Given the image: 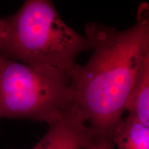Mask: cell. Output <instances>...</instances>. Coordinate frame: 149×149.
Listing matches in <instances>:
<instances>
[{"instance_id": "52a82bcc", "label": "cell", "mask_w": 149, "mask_h": 149, "mask_svg": "<svg viewBox=\"0 0 149 149\" xmlns=\"http://www.w3.org/2000/svg\"><path fill=\"white\" fill-rule=\"evenodd\" d=\"M113 142L96 136L85 149H113Z\"/></svg>"}, {"instance_id": "8992f818", "label": "cell", "mask_w": 149, "mask_h": 149, "mask_svg": "<svg viewBox=\"0 0 149 149\" xmlns=\"http://www.w3.org/2000/svg\"><path fill=\"white\" fill-rule=\"evenodd\" d=\"M112 141L118 149H149V127L127 115L115 128Z\"/></svg>"}, {"instance_id": "277c9868", "label": "cell", "mask_w": 149, "mask_h": 149, "mask_svg": "<svg viewBox=\"0 0 149 149\" xmlns=\"http://www.w3.org/2000/svg\"><path fill=\"white\" fill-rule=\"evenodd\" d=\"M71 103L31 149H85L96 134Z\"/></svg>"}, {"instance_id": "7a4b0ae2", "label": "cell", "mask_w": 149, "mask_h": 149, "mask_svg": "<svg viewBox=\"0 0 149 149\" xmlns=\"http://www.w3.org/2000/svg\"><path fill=\"white\" fill-rule=\"evenodd\" d=\"M7 20L2 56L9 59L70 73L77 56L92 50L88 37L67 25L51 1L27 0Z\"/></svg>"}, {"instance_id": "6da1fadb", "label": "cell", "mask_w": 149, "mask_h": 149, "mask_svg": "<svg viewBox=\"0 0 149 149\" xmlns=\"http://www.w3.org/2000/svg\"><path fill=\"white\" fill-rule=\"evenodd\" d=\"M93 53L69 73L70 103L96 134L111 142L141 67L149 58V18L141 4L131 27L117 30L98 23L86 26Z\"/></svg>"}, {"instance_id": "3957f363", "label": "cell", "mask_w": 149, "mask_h": 149, "mask_svg": "<svg viewBox=\"0 0 149 149\" xmlns=\"http://www.w3.org/2000/svg\"><path fill=\"white\" fill-rule=\"evenodd\" d=\"M69 73L0 55V120L55 122L70 103Z\"/></svg>"}, {"instance_id": "5b68a950", "label": "cell", "mask_w": 149, "mask_h": 149, "mask_svg": "<svg viewBox=\"0 0 149 149\" xmlns=\"http://www.w3.org/2000/svg\"><path fill=\"white\" fill-rule=\"evenodd\" d=\"M129 116L149 127V58L145 61L125 105Z\"/></svg>"}, {"instance_id": "ba28073f", "label": "cell", "mask_w": 149, "mask_h": 149, "mask_svg": "<svg viewBox=\"0 0 149 149\" xmlns=\"http://www.w3.org/2000/svg\"><path fill=\"white\" fill-rule=\"evenodd\" d=\"M7 25H8L7 17L0 19V55H3L4 51Z\"/></svg>"}]
</instances>
